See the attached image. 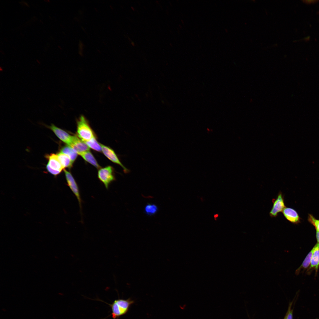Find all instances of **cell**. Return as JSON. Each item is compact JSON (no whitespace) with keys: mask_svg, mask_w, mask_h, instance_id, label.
I'll list each match as a JSON object with an SVG mask.
<instances>
[{"mask_svg":"<svg viewBox=\"0 0 319 319\" xmlns=\"http://www.w3.org/2000/svg\"><path fill=\"white\" fill-rule=\"evenodd\" d=\"M134 301L130 298L126 300L118 299L115 300L111 304H108L110 307L113 319H116L126 314Z\"/></svg>","mask_w":319,"mask_h":319,"instance_id":"6da1fadb","label":"cell"},{"mask_svg":"<svg viewBox=\"0 0 319 319\" xmlns=\"http://www.w3.org/2000/svg\"><path fill=\"white\" fill-rule=\"evenodd\" d=\"M78 136L84 142L90 140L95 137L94 133L85 117L81 115L77 121Z\"/></svg>","mask_w":319,"mask_h":319,"instance_id":"7a4b0ae2","label":"cell"},{"mask_svg":"<svg viewBox=\"0 0 319 319\" xmlns=\"http://www.w3.org/2000/svg\"><path fill=\"white\" fill-rule=\"evenodd\" d=\"M97 176L107 189H108L111 183L115 180L113 168L110 166L99 169Z\"/></svg>","mask_w":319,"mask_h":319,"instance_id":"3957f363","label":"cell"},{"mask_svg":"<svg viewBox=\"0 0 319 319\" xmlns=\"http://www.w3.org/2000/svg\"><path fill=\"white\" fill-rule=\"evenodd\" d=\"M272 201L273 205L269 212V215L271 217H275L278 216L279 213L282 212L286 207L284 197L282 192L279 191L276 198L273 199Z\"/></svg>","mask_w":319,"mask_h":319,"instance_id":"277c9868","label":"cell"},{"mask_svg":"<svg viewBox=\"0 0 319 319\" xmlns=\"http://www.w3.org/2000/svg\"><path fill=\"white\" fill-rule=\"evenodd\" d=\"M67 184L77 198L80 209L82 208V200L77 184L71 174L65 169L64 170Z\"/></svg>","mask_w":319,"mask_h":319,"instance_id":"5b68a950","label":"cell"},{"mask_svg":"<svg viewBox=\"0 0 319 319\" xmlns=\"http://www.w3.org/2000/svg\"><path fill=\"white\" fill-rule=\"evenodd\" d=\"M100 144L102 147V152L108 159L113 163L121 166L123 169L125 173H127L130 172L129 170L126 168L122 164L113 149L101 144Z\"/></svg>","mask_w":319,"mask_h":319,"instance_id":"8992f818","label":"cell"},{"mask_svg":"<svg viewBox=\"0 0 319 319\" xmlns=\"http://www.w3.org/2000/svg\"><path fill=\"white\" fill-rule=\"evenodd\" d=\"M47 126L51 130L60 140L67 145L70 146L73 136L71 135L65 131L56 126L53 124H51L50 126Z\"/></svg>","mask_w":319,"mask_h":319,"instance_id":"52a82bcc","label":"cell"},{"mask_svg":"<svg viewBox=\"0 0 319 319\" xmlns=\"http://www.w3.org/2000/svg\"><path fill=\"white\" fill-rule=\"evenodd\" d=\"M312 249L313 253L310 266L307 271L308 274L313 270L317 273L319 267V243L316 244Z\"/></svg>","mask_w":319,"mask_h":319,"instance_id":"ba28073f","label":"cell"},{"mask_svg":"<svg viewBox=\"0 0 319 319\" xmlns=\"http://www.w3.org/2000/svg\"><path fill=\"white\" fill-rule=\"evenodd\" d=\"M70 147L73 149L78 154L79 153L89 151V148L86 144L76 136H73Z\"/></svg>","mask_w":319,"mask_h":319,"instance_id":"9c48e42d","label":"cell"},{"mask_svg":"<svg viewBox=\"0 0 319 319\" xmlns=\"http://www.w3.org/2000/svg\"><path fill=\"white\" fill-rule=\"evenodd\" d=\"M46 157L48 160V164L52 169L61 172L64 169L60 162L57 154H51Z\"/></svg>","mask_w":319,"mask_h":319,"instance_id":"30bf717a","label":"cell"},{"mask_svg":"<svg viewBox=\"0 0 319 319\" xmlns=\"http://www.w3.org/2000/svg\"><path fill=\"white\" fill-rule=\"evenodd\" d=\"M282 212L285 218L291 222L295 224L300 222V217L297 211L294 209L285 207Z\"/></svg>","mask_w":319,"mask_h":319,"instance_id":"8fae6325","label":"cell"},{"mask_svg":"<svg viewBox=\"0 0 319 319\" xmlns=\"http://www.w3.org/2000/svg\"><path fill=\"white\" fill-rule=\"evenodd\" d=\"M79 154L86 161L90 164L97 169L100 168V166L92 153L89 151L79 153Z\"/></svg>","mask_w":319,"mask_h":319,"instance_id":"7c38bea8","label":"cell"},{"mask_svg":"<svg viewBox=\"0 0 319 319\" xmlns=\"http://www.w3.org/2000/svg\"><path fill=\"white\" fill-rule=\"evenodd\" d=\"M60 152L67 155L73 163L77 157V153L71 147L67 145L62 147Z\"/></svg>","mask_w":319,"mask_h":319,"instance_id":"4fadbf2b","label":"cell"},{"mask_svg":"<svg viewBox=\"0 0 319 319\" xmlns=\"http://www.w3.org/2000/svg\"><path fill=\"white\" fill-rule=\"evenodd\" d=\"M57 154L60 162L64 168H70L71 167L73 163L67 155L61 152Z\"/></svg>","mask_w":319,"mask_h":319,"instance_id":"5bb4252c","label":"cell"},{"mask_svg":"<svg viewBox=\"0 0 319 319\" xmlns=\"http://www.w3.org/2000/svg\"><path fill=\"white\" fill-rule=\"evenodd\" d=\"M313 253V249H312L305 257L301 265L297 270L296 273L297 274H298L301 272L304 271L310 265Z\"/></svg>","mask_w":319,"mask_h":319,"instance_id":"9a60e30c","label":"cell"},{"mask_svg":"<svg viewBox=\"0 0 319 319\" xmlns=\"http://www.w3.org/2000/svg\"><path fill=\"white\" fill-rule=\"evenodd\" d=\"M84 142L89 148L96 151L102 152L100 144L97 141L95 136L90 140Z\"/></svg>","mask_w":319,"mask_h":319,"instance_id":"2e32d148","label":"cell"},{"mask_svg":"<svg viewBox=\"0 0 319 319\" xmlns=\"http://www.w3.org/2000/svg\"><path fill=\"white\" fill-rule=\"evenodd\" d=\"M144 212L147 215L152 216L155 214L158 211L157 206L154 204H147L144 207Z\"/></svg>","mask_w":319,"mask_h":319,"instance_id":"e0dca14e","label":"cell"},{"mask_svg":"<svg viewBox=\"0 0 319 319\" xmlns=\"http://www.w3.org/2000/svg\"><path fill=\"white\" fill-rule=\"evenodd\" d=\"M308 220L315 227L316 231L319 232V219H316L312 215L310 214L308 217Z\"/></svg>","mask_w":319,"mask_h":319,"instance_id":"ac0fdd59","label":"cell"},{"mask_svg":"<svg viewBox=\"0 0 319 319\" xmlns=\"http://www.w3.org/2000/svg\"><path fill=\"white\" fill-rule=\"evenodd\" d=\"M46 168L47 170L52 175L55 176H56L59 175L61 172L56 171L52 169L49 167V165L47 164L46 166Z\"/></svg>","mask_w":319,"mask_h":319,"instance_id":"d6986e66","label":"cell"},{"mask_svg":"<svg viewBox=\"0 0 319 319\" xmlns=\"http://www.w3.org/2000/svg\"><path fill=\"white\" fill-rule=\"evenodd\" d=\"M293 310H291L290 307L289 308V310L286 316V319H293Z\"/></svg>","mask_w":319,"mask_h":319,"instance_id":"ffe728a7","label":"cell"},{"mask_svg":"<svg viewBox=\"0 0 319 319\" xmlns=\"http://www.w3.org/2000/svg\"><path fill=\"white\" fill-rule=\"evenodd\" d=\"M317 1L316 0H304L303 1H304L305 3L307 4H310L311 3H314L316 2Z\"/></svg>","mask_w":319,"mask_h":319,"instance_id":"44dd1931","label":"cell"},{"mask_svg":"<svg viewBox=\"0 0 319 319\" xmlns=\"http://www.w3.org/2000/svg\"><path fill=\"white\" fill-rule=\"evenodd\" d=\"M316 236L318 243H319V232L316 231Z\"/></svg>","mask_w":319,"mask_h":319,"instance_id":"7402d4cb","label":"cell"},{"mask_svg":"<svg viewBox=\"0 0 319 319\" xmlns=\"http://www.w3.org/2000/svg\"><path fill=\"white\" fill-rule=\"evenodd\" d=\"M218 214H216L214 215V217L215 220H216V218L218 217Z\"/></svg>","mask_w":319,"mask_h":319,"instance_id":"603a6c76","label":"cell"},{"mask_svg":"<svg viewBox=\"0 0 319 319\" xmlns=\"http://www.w3.org/2000/svg\"><path fill=\"white\" fill-rule=\"evenodd\" d=\"M284 319H286V316Z\"/></svg>","mask_w":319,"mask_h":319,"instance_id":"cb8c5ba5","label":"cell"}]
</instances>
